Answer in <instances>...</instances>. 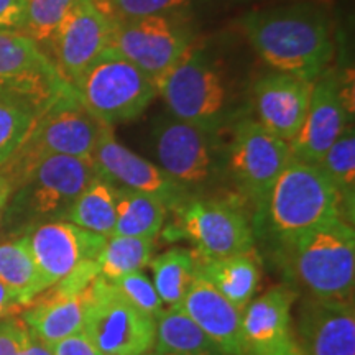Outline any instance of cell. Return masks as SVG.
Returning <instances> with one entry per match:
<instances>
[{
    "instance_id": "3957f363",
    "label": "cell",
    "mask_w": 355,
    "mask_h": 355,
    "mask_svg": "<svg viewBox=\"0 0 355 355\" xmlns=\"http://www.w3.org/2000/svg\"><path fill=\"white\" fill-rule=\"evenodd\" d=\"M96 175L92 159L61 155L40 159L10 181L12 193L0 222V235L20 237L46 222L63 220Z\"/></svg>"
},
{
    "instance_id": "ac0fdd59",
    "label": "cell",
    "mask_w": 355,
    "mask_h": 355,
    "mask_svg": "<svg viewBox=\"0 0 355 355\" xmlns=\"http://www.w3.org/2000/svg\"><path fill=\"white\" fill-rule=\"evenodd\" d=\"M301 295L291 285L268 288L242 313L243 355H303L293 327V306Z\"/></svg>"
},
{
    "instance_id": "4dcf8cb0",
    "label": "cell",
    "mask_w": 355,
    "mask_h": 355,
    "mask_svg": "<svg viewBox=\"0 0 355 355\" xmlns=\"http://www.w3.org/2000/svg\"><path fill=\"white\" fill-rule=\"evenodd\" d=\"M42 114L30 102L0 96V170L15 157Z\"/></svg>"
},
{
    "instance_id": "603a6c76",
    "label": "cell",
    "mask_w": 355,
    "mask_h": 355,
    "mask_svg": "<svg viewBox=\"0 0 355 355\" xmlns=\"http://www.w3.org/2000/svg\"><path fill=\"white\" fill-rule=\"evenodd\" d=\"M198 273L243 313L259 293L261 265L255 250L220 259L198 257Z\"/></svg>"
},
{
    "instance_id": "74e56055",
    "label": "cell",
    "mask_w": 355,
    "mask_h": 355,
    "mask_svg": "<svg viewBox=\"0 0 355 355\" xmlns=\"http://www.w3.org/2000/svg\"><path fill=\"white\" fill-rule=\"evenodd\" d=\"M25 324V322H24ZM20 355H53L50 344L43 343L38 339L33 332H30L28 327H24L21 332V352Z\"/></svg>"
},
{
    "instance_id": "d6a6232c",
    "label": "cell",
    "mask_w": 355,
    "mask_h": 355,
    "mask_svg": "<svg viewBox=\"0 0 355 355\" xmlns=\"http://www.w3.org/2000/svg\"><path fill=\"white\" fill-rule=\"evenodd\" d=\"M115 286L121 295L130 303L133 308H137L145 316L157 319L162 316L165 311V304H163L162 298L158 296L157 290H155L153 282L146 275L141 272L128 273L125 277H121L114 282H110Z\"/></svg>"
},
{
    "instance_id": "4fadbf2b",
    "label": "cell",
    "mask_w": 355,
    "mask_h": 355,
    "mask_svg": "<svg viewBox=\"0 0 355 355\" xmlns=\"http://www.w3.org/2000/svg\"><path fill=\"white\" fill-rule=\"evenodd\" d=\"M73 91L38 43L21 32H0V96L26 101L44 112Z\"/></svg>"
},
{
    "instance_id": "cb8c5ba5",
    "label": "cell",
    "mask_w": 355,
    "mask_h": 355,
    "mask_svg": "<svg viewBox=\"0 0 355 355\" xmlns=\"http://www.w3.org/2000/svg\"><path fill=\"white\" fill-rule=\"evenodd\" d=\"M155 355H224L180 306L166 308L157 319Z\"/></svg>"
},
{
    "instance_id": "7a4b0ae2",
    "label": "cell",
    "mask_w": 355,
    "mask_h": 355,
    "mask_svg": "<svg viewBox=\"0 0 355 355\" xmlns=\"http://www.w3.org/2000/svg\"><path fill=\"white\" fill-rule=\"evenodd\" d=\"M157 87L168 114L206 130L220 132L243 117L235 79L209 48L191 44Z\"/></svg>"
},
{
    "instance_id": "836d02e7",
    "label": "cell",
    "mask_w": 355,
    "mask_h": 355,
    "mask_svg": "<svg viewBox=\"0 0 355 355\" xmlns=\"http://www.w3.org/2000/svg\"><path fill=\"white\" fill-rule=\"evenodd\" d=\"M193 0H105L99 8L109 19H135L148 15H176Z\"/></svg>"
},
{
    "instance_id": "ffe728a7",
    "label": "cell",
    "mask_w": 355,
    "mask_h": 355,
    "mask_svg": "<svg viewBox=\"0 0 355 355\" xmlns=\"http://www.w3.org/2000/svg\"><path fill=\"white\" fill-rule=\"evenodd\" d=\"M110 19L94 0H81L51 38L53 63L73 86L87 66L109 48Z\"/></svg>"
},
{
    "instance_id": "d590c367",
    "label": "cell",
    "mask_w": 355,
    "mask_h": 355,
    "mask_svg": "<svg viewBox=\"0 0 355 355\" xmlns=\"http://www.w3.org/2000/svg\"><path fill=\"white\" fill-rule=\"evenodd\" d=\"M50 347L53 355H105L92 344V340L84 332L64 337L55 344H50Z\"/></svg>"
},
{
    "instance_id": "5bb4252c",
    "label": "cell",
    "mask_w": 355,
    "mask_h": 355,
    "mask_svg": "<svg viewBox=\"0 0 355 355\" xmlns=\"http://www.w3.org/2000/svg\"><path fill=\"white\" fill-rule=\"evenodd\" d=\"M352 125V107L343 76L329 68L313 83L303 125L290 144L291 158L318 165L329 146Z\"/></svg>"
},
{
    "instance_id": "d6986e66",
    "label": "cell",
    "mask_w": 355,
    "mask_h": 355,
    "mask_svg": "<svg viewBox=\"0 0 355 355\" xmlns=\"http://www.w3.org/2000/svg\"><path fill=\"white\" fill-rule=\"evenodd\" d=\"M293 327L303 355H355L354 301L300 295L293 306Z\"/></svg>"
},
{
    "instance_id": "f546056e",
    "label": "cell",
    "mask_w": 355,
    "mask_h": 355,
    "mask_svg": "<svg viewBox=\"0 0 355 355\" xmlns=\"http://www.w3.org/2000/svg\"><path fill=\"white\" fill-rule=\"evenodd\" d=\"M153 252L155 243L152 239L112 235L105 242L96 263L99 266L101 277L114 282L128 273L146 268L153 259Z\"/></svg>"
},
{
    "instance_id": "277c9868",
    "label": "cell",
    "mask_w": 355,
    "mask_h": 355,
    "mask_svg": "<svg viewBox=\"0 0 355 355\" xmlns=\"http://www.w3.org/2000/svg\"><path fill=\"white\" fill-rule=\"evenodd\" d=\"M278 263L304 295L319 300L354 301V224L334 220L291 241L277 243Z\"/></svg>"
},
{
    "instance_id": "9c48e42d",
    "label": "cell",
    "mask_w": 355,
    "mask_h": 355,
    "mask_svg": "<svg viewBox=\"0 0 355 355\" xmlns=\"http://www.w3.org/2000/svg\"><path fill=\"white\" fill-rule=\"evenodd\" d=\"M157 321L133 308L101 275L87 288L83 332L105 355H144L153 350Z\"/></svg>"
},
{
    "instance_id": "9a60e30c",
    "label": "cell",
    "mask_w": 355,
    "mask_h": 355,
    "mask_svg": "<svg viewBox=\"0 0 355 355\" xmlns=\"http://www.w3.org/2000/svg\"><path fill=\"white\" fill-rule=\"evenodd\" d=\"M99 273L96 261H86L68 277L35 298L19 316L30 332L46 344H55L83 332L87 288Z\"/></svg>"
},
{
    "instance_id": "ab89813d",
    "label": "cell",
    "mask_w": 355,
    "mask_h": 355,
    "mask_svg": "<svg viewBox=\"0 0 355 355\" xmlns=\"http://www.w3.org/2000/svg\"><path fill=\"white\" fill-rule=\"evenodd\" d=\"M10 193H12V186L8 181L0 175V222H2V217H3V211H6V206L8 202V198H10Z\"/></svg>"
},
{
    "instance_id": "6da1fadb",
    "label": "cell",
    "mask_w": 355,
    "mask_h": 355,
    "mask_svg": "<svg viewBox=\"0 0 355 355\" xmlns=\"http://www.w3.org/2000/svg\"><path fill=\"white\" fill-rule=\"evenodd\" d=\"M241 28L270 69L316 81L334 60L329 15L318 3L293 2L252 10L241 19Z\"/></svg>"
},
{
    "instance_id": "52a82bcc",
    "label": "cell",
    "mask_w": 355,
    "mask_h": 355,
    "mask_svg": "<svg viewBox=\"0 0 355 355\" xmlns=\"http://www.w3.org/2000/svg\"><path fill=\"white\" fill-rule=\"evenodd\" d=\"M105 127L84 107L76 91L69 92L40 115L25 144L0 175L10 183L40 159L55 155L91 159Z\"/></svg>"
},
{
    "instance_id": "7402d4cb",
    "label": "cell",
    "mask_w": 355,
    "mask_h": 355,
    "mask_svg": "<svg viewBox=\"0 0 355 355\" xmlns=\"http://www.w3.org/2000/svg\"><path fill=\"white\" fill-rule=\"evenodd\" d=\"M180 308L224 355L242 354V311L196 273Z\"/></svg>"
},
{
    "instance_id": "f35d334b",
    "label": "cell",
    "mask_w": 355,
    "mask_h": 355,
    "mask_svg": "<svg viewBox=\"0 0 355 355\" xmlns=\"http://www.w3.org/2000/svg\"><path fill=\"white\" fill-rule=\"evenodd\" d=\"M24 308L25 306L19 296L0 283V319L20 314Z\"/></svg>"
},
{
    "instance_id": "2e32d148",
    "label": "cell",
    "mask_w": 355,
    "mask_h": 355,
    "mask_svg": "<svg viewBox=\"0 0 355 355\" xmlns=\"http://www.w3.org/2000/svg\"><path fill=\"white\" fill-rule=\"evenodd\" d=\"M37 266V296L86 261H96L107 239L99 234L55 220L38 225L26 234ZM35 296V298H37Z\"/></svg>"
},
{
    "instance_id": "ba28073f",
    "label": "cell",
    "mask_w": 355,
    "mask_h": 355,
    "mask_svg": "<svg viewBox=\"0 0 355 355\" xmlns=\"http://www.w3.org/2000/svg\"><path fill=\"white\" fill-rule=\"evenodd\" d=\"M152 135L157 165L191 198H199L225 173V148L219 132L168 114L155 122Z\"/></svg>"
},
{
    "instance_id": "4316f807",
    "label": "cell",
    "mask_w": 355,
    "mask_h": 355,
    "mask_svg": "<svg viewBox=\"0 0 355 355\" xmlns=\"http://www.w3.org/2000/svg\"><path fill=\"white\" fill-rule=\"evenodd\" d=\"M153 286L165 308L180 306L198 273V257L188 248L173 247L153 257L148 263Z\"/></svg>"
},
{
    "instance_id": "e0dca14e",
    "label": "cell",
    "mask_w": 355,
    "mask_h": 355,
    "mask_svg": "<svg viewBox=\"0 0 355 355\" xmlns=\"http://www.w3.org/2000/svg\"><path fill=\"white\" fill-rule=\"evenodd\" d=\"M97 175L119 188L139 191L158 198L168 211H176L191 199L157 163L132 152L115 137L114 128L105 127L92 155Z\"/></svg>"
},
{
    "instance_id": "44dd1931",
    "label": "cell",
    "mask_w": 355,
    "mask_h": 355,
    "mask_svg": "<svg viewBox=\"0 0 355 355\" xmlns=\"http://www.w3.org/2000/svg\"><path fill=\"white\" fill-rule=\"evenodd\" d=\"M313 83L275 69L261 74L248 92L255 121L265 130L290 144L303 125Z\"/></svg>"
},
{
    "instance_id": "b9f144b4",
    "label": "cell",
    "mask_w": 355,
    "mask_h": 355,
    "mask_svg": "<svg viewBox=\"0 0 355 355\" xmlns=\"http://www.w3.org/2000/svg\"><path fill=\"white\" fill-rule=\"evenodd\" d=\"M144 355H155L153 352H148V354H144Z\"/></svg>"
},
{
    "instance_id": "30bf717a",
    "label": "cell",
    "mask_w": 355,
    "mask_h": 355,
    "mask_svg": "<svg viewBox=\"0 0 355 355\" xmlns=\"http://www.w3.org/2000/svg\"><path fill=\"white\" fill-rule=\"evenodd\" d=\"M290 159V145L255 119L242 117L232 125V139L225 146V173L255 211Z\"/></svg>"
},
{
    "instance_id": "8fae6325",
    "label": "cell",
    "mask_w": 355,
    "mask_h": 355,
    "mask_svg": "<svg viewBox=\"0 0 355 355\" xmlns=\"http://www.w3.org/2000/svg\"><path fill=\"white\" fill-rule=\"evenodd\" d=\"M176 230L201 259L255 250V232L245 212L225 199L191 198L175 211Z\"/></svg>"
},
{
    "instance_id": "8992f818",
    "label": "cell",
    "mask_w": 355,
    "mask_h": 355,
    "mask_svg": "<svg viewBox=\"0 0 355 355\" xmlns=\"http://www.w3.org/2000/svg\"><path fill=\"white\" fill-rule=\"evenodd\" d=\"M73 87L84 107L110 128L137 121L158 97L157 83L110 46L87 66Z\"/></svg>"
},
{
    "instance_id": "484cf974",
    "label": "cell",
    "mask_w": 355,
    "mask_h": 355,
    "mask_svg": "<svg viewBox=\"0 0 355 355\" xmlns=\"http://www.w3.org/2000/svg\"><path fill=\"white\" fill-rule=\"evenodd\" d=\"M117 188V219L112 235L155 239L162 232L168 209L158 198L139 191Z\"/></svg>"
},
{
    "instance_id": "83f0119b",
    "label": "cell",
    "mask_w": 355,
    "mask_h": 355,
    "mask_svg": "<svg viewBox=\"0 0 355 355\" xmlns=\"http://www.w3.org/2000/svg\"><path fill=\"white\" fill-rule=\"evenodd\" d=\"M318 166L334 184L343 204L344 219L354 224L355 214V132L350 125L329 146Z\"/></svg>"
},
{
    "instance_id": "60d3db41",
    "label": "cell",
    "mask_w": 355,
    "mask_h": 355,
    "mask_svg": "<svg viewBox=\"0 0 355 355\" xmlns=\"http://www.w3.org/2000/svg\"><path fill=\"white\" fill-rule=\"evenodd\" d=\"M94 2L97 3V6H102V3H104V2H105V0H94Z\"/></svg>"
},
{
    "instance_id": "1f68e13d",
    "label": "cell",
    "mask_w": 355,
    "mask_h": 355,
    "mask_svg": "<svg viewBox=\"0 0 355 355\" xmlns=\"http://www.w3.org/2000/svg\"><path fill=\"white\" fill-rule=\"evenodd\" d=\"M81 0H28L21 33L35 43H50L53 35Z\"/></svg>"
},
{
    "instance_id": "e575fe53",
    "label": "cell",
    "mask_w": 355,
    "mask_h": 355,
    "mask_svg": "<svg viewBox=\"0 0 355 355\" xmlns=\"http://www.w3.org/2000/svg\"><path fill=\"white\" fill-rule=\"evenodd\" d=\"M24 327L19 314L0 319V355H20Z\"/></svg>"
},
{
    "instance_id": "5b68a950",
    "label": "cell",
    "mask_w": 355,
    "mask_h": 355,
    "mask_svg": "<svg viewBox=\"0 0 355 355\" xmlns=\"http://www.w3.org/2000/svg\"><path fill=\"white\" fill-rule=\"evenodd\" d=\"M339 219L343 204L329 178L318 165L291 158L255 211L254 232L282 243Z\"/></svg>"
},
{
    "instance_id": "7c38bea8",
    "label": "cell",
    "mask_w": 355,
    "mask_h": 355,
    "mask_svg": "<svg viewBox=\"0 0 355 355\" xmlns=\"http://www.w3.org/2000/svg\"><path fill=\"white\" fill-rule=\"evenodd\" d=\"M193 43L175 15L110 19L109 46L158 84Z\"/></svg>"
},
{
    "instance_id": "f1b7e54d",
    "label": "cell",
    "mask_w": 355,
    "mask_h": 355,
    "mask_svg": "<svg viewBox=\"0 0 355 355\" xmlns=\"http://www.w3.org/2000/svg\"><path fill=\"white\" fill-rule=\"evenodd\" d=\"M0 283L15 293L25 308L37 296V266L26 235L0 241Z\"/></svg>"
},
{
    "instance_id": "d4e9b609",
    "label": "cell",
    "mask_w": 355,
    "mask_h": 355,
    "mask_svg": "<svg viewBox=\"0 0 355 355\" xmlns=\"http://www.w3.org/2000/svg\"><path fill=\"white\" fill-rule=\"evenodd\" d=\"M115 219H117V188L102 176L96 175L66 212L63 220L109 239L114 234Z\"/></svg>"
},
{
    "instance_id": "8d00e7d4",
    "label": "cell",
    "mask_w": 355,
    "mask_h": 355,
    "mask_svg": "<svg viewBox=\"0 0 355 355\" xmlns=\"http://www.w3.org/2000/svg\"><path fill=\"white\" fill-rule=\"evenodd\" d=\"M28 0H0V32H21Z\"/></svg>"
}]
</instances>
